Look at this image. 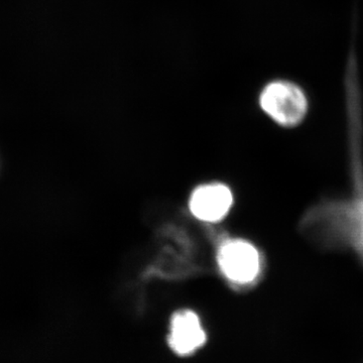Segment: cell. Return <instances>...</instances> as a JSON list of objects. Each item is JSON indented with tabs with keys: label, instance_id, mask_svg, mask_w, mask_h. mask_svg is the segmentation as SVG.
Here are the masks:
<instances>
[{
	"label": "cell",
	"instance_id": "obj_1",
	"mask_svg": "<svg viewBox=\"0 0 363 363\" xmlns=\"http://www.w3.org/2000/svg\"><path fill=\"white\" fill-rule=\"evenodd\" d=\"M259 104L274 123L285 128H297L309 112V98L304 88L283 79L272 81L262 88Z\"/></svg>",
	"mask_w": 363,
	"mask_h": 363
},
{
	"label": "cell",
	"instance_id": "obj_2",
	"mask_svg": "<svg viewBox=\"0 0 363 363\" xmlns=\"http://www.w3.org/2000/svg\"><path fill=\"white\" fill-rule=\"evenodd\" d=\"M219 269L236 285L248 286L262 274L264 260L257 247L243 240H227L217 255Z\"/></svg>",
	"mask_w": 363,
	"mask_h": 363
},
{
	"label": "cell",
	"instance_id": "obj_3",
	"mask_svg": "<svg viewBox=\"0 0 363 363\" xmlns=\"http://www.w3.org/2000/svg\"><path fill=\"white\" fill-rule=\"evenodd\" d=\"M207 334L199 316L192 310H180L171 318L169 347L179 357H190L201 350Z\"/></svg>",
	"mask_w": 363,
	"mask_h": 363
},
{
	"label": "cell",
	"instance_id": "obj_4",
	"mask_svg": "<svg viewBox=\"0 0 363 363\" xmlns=\"http://www.w3.org/2000/svg\"><path fill=\"white\" fill-rule=\"evenodd\" d=\"M233 204L230 189L223 184L213 183L195 189L189 200L191 213L205 222L223 219Z\"/></svg>",
	"mask_w": 363,
	"mask_h": 363
}]
</instances>
